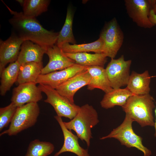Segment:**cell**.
<instances>
[{
  "label": "cell",
  "instance_id": "cell-28",
  "mask_svg": "<svg viewBox=\"0 0 156 156\" xmlns=\"http://www.w3.org/2000/svg\"><path fill=\"white\" fill-rule=\"evenodd\" d=\"M149 18L154 26H156V14L154 13L152 10H151L150 12Z\"/></svg>",
  "mask_w": 156,
  "mask_h": 156
},
{
  "label": "cell",
  "instance_id": "cell-15",
  "mask_svg": "<svg viewBox=\"0 0 156 156\" xmlns=\"http://www.w3.org/2000/svg\"><path fill=\"white\" fill-rule=\"evenodd\" d=\"M54 118L60 125L62 131L64 138V142L61 148L54 156H58L65 152H70L77 156H90L87 149H84L79 145L78 138L68 129L65 126L62 117L57 115Z\"/></svg>",
  "mask_w": 156,
  "mask_h": 156
},
{
  "label": "cell",
  "instance_id": "cell-24",
  "mask_svg": "<svg viewBox=\"0 0 156 156\" xmlns=\"http://www.w3.org/2000/svg\"><path fill=\"white\" fill-rule=\"evenodd\" d=\"M74 12L72 9L68 7L67 10L65 21L59 33L56 44L59 47L66 43L76 44V41L73 31Z\"/></svg>",
  "mask_w": 156,
  "mask_h": 156
},
{
  "label": "cell",
  "instance_id": "cell-30",
  "mask_svg": "<svg viewBox=\"0 0 156 156\" xmlns=\"http://www.w3.org/2000/svg\"><path fill=\"white\" fill-rule=\"evenodd\" d=\"M152 10H153L154 13L156 14V1L153 6Z\"/></svg>",
  "mask_w": 156,
  "mask_h": 156
},
{
  "label": "cell",
  "instance_id": "cell-12",
  "mask_svg": "<svg viewBox=\"0 0 156 156\" xmlns=\"http://www.w3.org/2000/svg\"><path fill=\"white\" fill-rule=\"evenodd\" d=\"M86 67L75 63L72 66L62 70L41 74L36 83L56 89L72 77L86 69Z\"/></svg>",
  "mask_w": 156,
  "mask_h": 156
},
{
  "label": "cell",
  "instance_id": "cell-4",
  "mask_svg": "<svg viewBox=\"0 0 156 156\" xmlns=\"http://www.w3.org/2000/svg\"><path fill=\"white\" fill-rule=\"evenodd\" d=\"M40 109L37 103H31L18 107L8 129L0 133L15 135L21 131L33 126L36 123Z\"/></svg>",
  "mask_w": 156,
  "mask_h": 156
},
{
  "label": "cell",
  "instance_id": "cell-26",
  "mask_svg": "<svg viewBox=\"0 0 156 156\" xmlns=\"http://www.w3.org/2000/svg\"><path fill=\"white\" fill-rule=\"evenodd\" d=\"M54 148L53 144L50 142L35 139L29 143L25 156H48Z\"/></svg>",
  "mask_w": 156,
  "mask_h": 156
},
{
  "label": "cell",
  "instance_id": "cell-19",
  "mask_svg": "<svg viewBox=\"0 0 156 156\" xmlns=\"http://www.w3.org/2000/svg\"><path fill=\"white\" fill-rule=\"evenodd\" d=\"M133 94L127 88L113 89L106 93L100 102L101 107L108 109L117 105L122 106L128 99Z\"/></svg>",
  "mask_w": 156,
  "mask_h": 156
},
{
  "label": "cell",
  "instance_id": "cell-17",
  "mask_svg": "<svg viewBox=\"0 0 156 156\" xmlns=\"http://www.w3.org/2000/svg\"><path fill=\"white\" fill-rule=\"evenodd\" d=\"M86 69L91 77L90 83L87 86L88 90H92L98 88L105 93L113 90L103 67L98 66H86Z\"/></svg>",
  "mask_w": 156,
  "mask_h": 156
},
{
  "label": "cell",
  "instance_id": "cell-10",
  "mask_svg": "<svg viewBox=\"0 0 156 156\" xmlns=\"http://www.w3.org/2000/svg\"><path fill=\"white\" fill-rule=\"evenodd\" d=\"M36 84L32 82L19 84L13 90L11 102L18 107L28 103H38L42 96V92Z\"/></svg>",
  "mask_w": 156,
  "mask_h": 156
},
{
  "label": "cell",
  "instance_id": "cell-22",
  "mask_svg": "<svg viewBox=\"0 0 156 156\" xmlns=\"http://www.w3.org/2000/svg\"><path fill=\"white\" fill-rule=\"evenodd\" d=\"M43 67L42 62H29L21 65L17 82L19 84L36 83Z\"/></svg>",
  "mask_w": 156,
  "mask_h": 156
},
{
  "label": "cell",
  "instance_id": "cell-23",
  "mask_svg": "<svg viewBox=\"0 0 156 156\" xmlns=\"http://www.w3.org/2000/svg\"><path fill=\"white\" fill-rule=\"evenodd\" d=\"M104 42L100 37L94 42L87 44H63L60 47L64 53H76L93 52L95 53H103Z\"/></svg>",
  "mask_w": 156,
  "mask_h": 156
},
{
  "label": "cell",
  "instance_id": "cell-25",
  "mask_svg": "<svg viewBox=\"0 0 156 156\" xmlns=\"http://www.w3.org/2000/svg\"><path fill=\"white\" fill-rule=\"evenodd\" d=\"M49 0H24L23 13L25 16L36 18L47 11Z\"/></svg>",
  "mask_w": 156,
  "mask_h": 156
},
{
  "label": "cell",
  "instance_id": "cell-9",
  "mask_svg": "<svg viewBox=\"0 0 156 156\" xmlns=\"http://www.w3.org/2000/svg\"><path fill=\"white\" fill-rule=\"evenodd\" d=\"M132 61L125 60L122 55L117 59H111L106 68V72L113 89L127 86L130 77Z\"/></svg>",
  "mask_w": 156,
  "mask_h": 156
},
{
  "label": "cell",
  "instance_id": "cell-11",
  "mask_svg": "<svg viewBox=\"0 0 156 156\" xmlns=\"http://www.w3.org/2000/svg\"><path fill=\"white\" fill-rule=\"evenodd\" d=\"M23 41L12 32L6 40H0V74L9 63L17 61Z\"/></svg>",
  "mask_w": 156,
  "mask_h": 156
},
{
  "label": "cell",
  "instance_id": "cell-3",
  "mask_svg": "<svg viewBox=\"0 0 156 156\" xmlns=\"http://www.w3.org/2000/svg\"><path fill=\"white\" fill-rule=\"evenodd\" d=\"M99 122L96 110L92 105L86 104L80 107L76 116L70 121L64 122L66 127L73 130L78 138L85 141L88 147L92 138L91 129Z\"/></svg>",
  "mask_w": 156,
  "mask_h": 156
},
{
  "label": "cell",
  "instance_id": "cell-8",
  "mask_svg": "<svg viewBox=\"0 0 156 156\" xmlns=\"http://www.w3.org/2000/svg\"><path fill=\"white\" fill-rule=\"evenodd\" d=\"M156 0H125L127 13L133 21L138 26L151 28L154 25L149 18L150 12Z\"/></svg>",
  "mask_w": 156,
  "mask_h": 156
},
{
  "label": "cell",
  "instance_id": "cell-2",
  "mask_svg": "<svg viewBox=\"0 0 156 156\" xmlns=\"http://www.w3.org/2000/svg\"><path fill=\"white\" fill-rule=\"evenodd\" d=\"M154 99L151 95L133 94L122 107V109L133 121H136L142 127H154L155 122L153 110L155 107Z\"/></svg>",
  "mask_w": 156,
  "mask_h": 156
},
{
  "label": "cell",
  "instance_id": "cell-16",
  "mask_svg": "<svg viewBox=\"0 0 156 156\" xmlns=\"http://www.w3.org/2000/svg\"><path fill=\"white\" fill-rule=\"evenodd\" d=\"M46 50L38 44L29 40L23 41L17 61L22 65L31 62H42Z\"/></svg>",
  "mask_w": 156,
  "mask_h": 156
},
{
  "label": "cell",
  "instance_id": "cell-7",
  "mask_svg": "<svg viewBox=\"0 0 156 156\" xmlns=\"http://www.w3.org/2000/svg\"><path fill=\"white\" fill-rule=\"evenodd\" d=\"M103 40V53L107 57L114 59L123 42L124 34L115 18L107 23L100 35Z\"/></svg>",
  "mask_w": 156,
  "mask_h": 156
},
{
  "label": "cell",
  "instance_id": "cell-14",
  "mask_svg": "<svg viewBox=\"0 0 156 156\" xmlns=\"http://www.w3.org/2000/svg\"><path fill=\"white\" fill-rule=\"evenodd\" d=\"M91 79L90 74L86 69L69 78L55 89L71 102L74 103L75 93L81 88L89 84Z\"/></svg>",
  "mask_w": 156,
  "mask_h": 156
},
{
  "label": "cell",
  "instance_id": "cell-29",
  "mask_svg": "<svg viewBox=\"0 0 156 156\" xmlns=\"http://www.w3.org/2000/svg\"><path fill=\"white\" fill-rule=\"evenodd\" d=\"M155 113L156 119H155V124H154V127H155V133H154V136L156 138V106L155 109Z\"/></svg>",
  "mask_w": 156,
  "mask_h": 156
},
{
  "label": "cell",
  "instance_id": "cell-5",
  "mask_svg": "<svg viewBox=\"0 0 156 156\" xmlns=\"http://www.w3.org/2000/svg\"><path fill=\"white\" fill-rule=\"evenodd\" d=\"M133 120L126 115L122 123L114 129L108 135L103 137L100 140L113 138L118 140L121 145L128 148L135 147L142 152L144 156H150L151 151L144 146L142 143V138L137 135L133 131L132 123Z\"/></svg>",
  "mask_w": 156,
  "mask_h": 156
},
{
  "label": "cell",
  "instance_id": "cell-21",
  "mask_svg": "<svg viewBox=\"0 0 156 156\" xmlns=\"http://www.w3.org/2000/svg\"><path fill=\"white\" fill-rule=\"evenodd\" d=\"M21 65L16 61L10 63L0 74V94L5 95L13 84L17 81Z\"/></svg>",
  "mask_w": 156,
  "mask_h": 156
},
{
  "label": "cell",
  "instance_id": "cell-27",
  "mask_svg": "<svg viewBox=\"0 0 156 156\" xmlns=\"http://www.w3.org/2000/svg\"><path fill=\"white\" fill-rule=\"evenodd\" d=\"M17 107L11 102L8 105L0 108V131L11 123Z\"/></svg>",
  "mask_w": 156,
  "mask_h": 156
},
{
  "label": "cell",
  "instance_id": "cell-6",
  "mask_svg": "<svg viewBox=\"0 0 156 156\" xmlns=\"http://www.w3.org/2000/svg\"><path fill=\"white\" fill-rule=\"evenodd\" d=\"M38 86L47 96L44 102L51 105L57 116L70 120L76 116L80 108L79 106L71 102L55 89L42 84H39Z\"/></svg>",
  "mask_w": 156,
  "mask_h": 156
},
{
  "label": "cell",
  "instance_id": "cell-20",
  "mask_svg": "<svg viewBox=\"0 0 156 156\" xmlns=\"http://www.w3.org/2000/svg\"><path fill=\"white\" fill-rule=\"evenodd\" d=\"M64 53L67 57L75 61V63L85 66H98L104 67L107 61V57L103 53Z\"/></svg>",
  "mask_w": 156,
  "mask_h": 156
},
{
  "label": "cell",
  "instance_id": "cell-13",
  "mask_svg": "<svg viewBox=\"0 0 156 156\" xmlns=\"http://www.w3.org/2000/svg\"><path fill=\"white\" fill-rule=\"evenodd\" d=\"M46 54L49 60L47 65L42 69V75L64 69L75 63V61L66 56L56 44L48 48Z\"/></svg>",
  "mask_w": 156,
  "mask_h": 156
},
{
  "label": "cell",
  "instance_id": "cell-31",
  "mask_svg": "<svg viewBox=\"0 0 156 156\" xmlns=\"http://www.w3.org/2000/svg\"><path fill=\"white\" fill-rule=\"evenodd\" d=\"M16 1H17L18 2L21 6L23 5L24 2V0H16Z\"/></svg>",
  "mask_w": 156,
  "mask_h": 156
},
{
  "label": "cell",
  "instance_id": "cell-1",
  "mask_svg": "<svg viewBox=\"0 0 156 156\" xmlns=\"http://www.w3.org/2000/svg\"><path fill=\"white\" fill-rule=\"evenodd\" d=\"M12 16L9 20L12 32L23 41L29 40L39 45L46 50L56 44L59 33L44 28L35 18L25 16L23 12L14 11L3 1Z\"/></svg>",
  "mask_w": 156,
  "mask_h": 156
},
{
  "label": "cell",
  "instance_id": "cell-18",
  "mask_svg": "<svg viewBox=\"0 0 156 156\" xmlns=\"http://www.w3.org/2000/svg\"><path fill=\"white\" fill-rule=\"evenodd\" d=\"M151 77L148 70L142 73L133 71L130 75L127 88L133 94L140 95L149 94Z\"/></svg>",
  "mask_w": 156,
  "mask_h": 156
}]
</instances>
